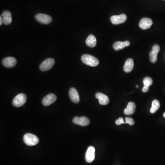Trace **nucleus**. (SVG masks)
I'll return each mask as SVG.
<instances>
[{
	"label": "nucleus",
	"mask_w": 165,
	"mask_h": 165,
	"mask_svg": "<svg viewBox=\"0 0 165 165\" xmlns=\"http://www.w3.org/2000/svg\"><path fill=\"white\" fill-rule=\"evenodd\" d=\"M82 62L86 65L91 67H96L99 64L97 58L89 54H84L81 56Z\"/></svg>",
	"instance_id": "nucleus-1"
},
{
	"label": "nucleus",
	"mask_w": 165,
	"mask_h": 165,
	"mask_svg": "<svg viewBox=\"0 0 165 165\" xmlns=\"http://www.w3.org/2000/svg\"><path fill=\"white\" fill-rule=\"evenodd\" d=\"M23 141L28 146H34L38 144L39 139L36 135L32 133H28L23 136Z\"/></svg>",
	"instance_id": "nucleus-2"
},
{
	"label": "nucleus",
	"mask_w": 165,
	"mask_h": 165,
	"mask_svg": "<svg viewBox=\"0 0 165 165\" xmlns=\"http://www.w3.org/2000/svg\"><path fill=\"white\" fill-rule=\"evenodd\" d=\"M27 100L26 95L21 93L18 95L12 100V104L15 107H20L23 106Z\"/></svg>",
	"instance_id": "nucleus-3"
},
{
	"label": "nucleus",
	"mask_w": 165,
	"mask_h": 165,
	"mask_svg": "<svg viewBox=\"0 0 165 165\" xmlns=\"http://www.w3.org/2000/svg\"><path fill=\"white\" fill-rule=\"evenodd\" d=\"M36 21L44 24H48L52 22V18L47 14L38 13L35 17Z\"/></svg>",
	"instance_id": "nucleus-4"
},
{
	"label": "nucleus",
	"mask_w": 165,
	"mask_h": 165,
	"mask_svg": "<svg viewBox=\"0 0 165 165\" xmlns=\"http://www.w3.org/2000/svg\"><path fill=\"white\" fill-rule=\"evenodd\" d=\"M55 63L53 58H50L43 61L40 66V69L42 71H46L51 69Z\"/></svg>",
	"instance_id": "nucleus-5"
},
{
	"label": "nucleus",
	"mask_w": 165,
	"mask_h": 165,
	"mask_svg": "<svg viewBox=\"0 0 165 165\" xmlns=\"http://www.w3.org/2000/svg\"><path fill=\"white\" fill-rule=\"evenodd\" d=\"M127 17L125 14H121L119 15H114L111 18V21L112 23L115 25L123 23L126 22Z\"/></svg>",
	"instance_id": "nucleus-6"
},
{
	"label": "nucleus",
	"mask_w": 165,
	"mask_h": 165,
	"mask_svg": "<svg viewBox=\"0 0 165 165\" xmlns=\"http://www.w3.org/2000/svg\"><path fill=\"white\" fill-rule=\"evenodd\" d=\"M160 51V47L158 45L155 44L152 48V51L150 52V60L151 62L155 63L157 60V54Z\"/></svg>",
	"instance_id": "nucleus-7"
},
{
	"label": "nucleus",
	"mask_w": 165,
	"mask_h": 165,
	"mask_svg": "<svg viewBox=\"0 0 165 165\" xmlns=\"http://www.w3.org/2000/svg\"><path fill=\"white\" fill-rule=\"evenodd\" d=\"M95 157V148L89 146L87 149L85 155V160L88 163H91L94 160Z\"/></svg>",
	"instance_id": "nucleus-8"
},
{
	"label": "nucleus",
	"mask_w": 165,
	"mask_h": 165,
	"mask_svg": "<svg viewBox=\"0 0 165 165\" xmlns=\"http://www.w3.org/2000/svg\"><path fill=\"white\" fill-rule=\"evenodd\" d=\"M73 122L74 124L77 125H80L82 126H88L89 124V120L87 117H74L73 120Z\"/></svg>",
	"instance_id": "nucleus-9"
},
{
	"label": "nucleus",
	"mask_w": 165,
	"mask_h": 165,
	"mask_svg": "<svg viewBox=\"0 0 165 165\" xmlns=\"http://www.w3.org/2000/svg\"><path fill=\"white\" fill-rule=\"evenodd\" d=\"M153 24V22L150 18H144L140 20L139 26L142 29L145 30L150 28Z\"/></svg>",
	"instance_id": "nucleus-10"
},
{
	"label": "nucleus",
	"mask_w": 165,
	"mask_h": 165,
	"mask_svg": "<svg viewBox=\"0 0 165 165\" xmlns=\"http://www.w3.org/2000/svg\"><path fill=\"white\" fill-rule=\"evenodd\" d=\"M56 100V96L53 94H50L44 97L42 100V104L45 106H48Z\"/></svg>",
	"instance_id": "nucleus-11"
},
{
	"label": "nucleus",
	"mask_w": 165,
	"mask_h": 165,
	"mask_svg": "<svg viewBox=\"0 0 165 165\" xmlns=\"http://www.w3.org/2000/svg\"><path fill=\"white\" fill-rule=\"evenodd\" d=\"M69 95L71 101H72L73 103H78L80 101L79 94L75 88H71L70 89Z\"/></svg>",
	"instance_id": "nucleus-12"
},
{
	"label": "nucleus",
	"mask_w": 165,
	"mask_h": 165,
	"mask_svg": "<svg viewBox=\"0 0 165 165\" xmlns=\"http://www.w3.org/2000/svg\"><path fill=\"white\" fill-rule=\"evenodd\" d=\"M2 63L5 67L11 68L14 67L17 64V60L14 57H7L2 60Z\"/></svg>",
	"instance_id": "nucleus-13"
},
{
	"label": "nucleus",
	"mask_w": 165,
	"mask_h": 165,
	"mask_svg": "<svg viewBox=\"0 0 165 165\" xmlns=\"http://www.w3.org/2000/svg\"><path fill=\"white\" fill-rule=\"evenodd\" d=\"M95 97L98 99L99 103L101 105H106L109 103V99L108 96L100 92L96 93Z\"/></svg>",
	"instance_id": "nucleus-14"
},
{
	"label": "nucleus",
	"mask_w": 165,
	"mask_h": 165,
	"mask_svg": "<svg viewBox=\"0 0 165 165\" xmlns=\"http://www.w3.org/2000/svg\"><path fill=\"white\" fill-rule=\"evenodd\" d=\"M130 44V42L128 41H125L124 42L117 41L113 44V48L114 49V50L117 51L124 49L125 47L129 46Z\"/></svg>",
	"instance_id": "nucleus-15"
},
{
	"label": "nucleus",
	"mask_w": 165,
	"mask_h": 165,
	"mask_svg": "<svg viewBox=\"0 0 165 165\" xmlns=\"http://www.w3.org/2000/svg\"><path fill=\"white\" fill-rule=\"evenodd\" d=\"M2 21L3 23L5 25H8L12 23V18L11 12L8 11H5L2 12Z\"/></svg>",
	"instance_id": "nucleus-16"
},
{
	"label": "nucleus",
	"mask_w": 165,
	"mask_h": 165,
	"mask_svg": "<svg viewBox=\"0 0 165 165\" xmlns=\"http://www.w3.org/2000/svg\"><path fill=\"white\" fill-rule=\"evenodd\" d=\"M134 67V62L133 59L129 58L126 60L123 67V69L125 72L130 73L133 70Z\"/></svg>",
	"instance_id": "nucleus-17"
},
{
	"label": "nucleus",
	"mask_w": 165,
	"mask_h": 165,
	"mask_svg": "<svg viewBox=\"0 0 165 165\" xmlns=\"http://www.w3.org/2000/svg\"><path fill=\"white\" fill-rule=\"evenodd\" d=\"M136 105L135 103L130 102L128 104L127 106L124 109V113L126 115H131L135 112Z\"/></svg>",
	"instance_id": "nucleus-18"
},
{
	"label": "nucleus",
	"mask_w": 165,
	"mask_h": 165,
	"mask_svg": "<svg viewBox=\"0 0 165 165\" xmlns=\"http://www.w3.org/2000/svg\"><path fill=\"white\" fill-rule=\"evenodd\" d=\"M144 87L142 89V91L144 93L148 92L149 90V87L153 84V80L150 77H145L143 80Z\"/></svg>",
	"instance_id": "nucleus-19"
},
{
	"label": "nucleus",
	"mask_w": 165,
	"mask_h": 165,
	"mask_svg": "<svg viewBox=\"0 0 165 165\" xmlns=\"http://www.w3.org/2000/svg\"><path fill=\"white\" fill-rule=\"evenodd\" d=\"M96 39L94 35L90 34L88 36L86 40V45L88 47L93 48L96 45Z\"/></svg>",
	"instance_id": "nucleus-20"
},
{
	"label": "nucleus",
	"mask_w": 165,
	"mask_h": 165,
	"mask_svg": "<svg viewBox=\"0 0 165 165\" xmlns=\"http://www.w3.org/2000/svg\"><path fill=\"white\" fill-rule=\"evenodd\" d=\"M160 106V102L157 100H155L152 102V106L150 111L151 113H155Z\"/></svg>",
	"instance_id": "nucleus-21"
},
{
	"label": "nucleus",
	"mask_w": 165,
	"mask_h": 165,
	"mask_svg": "<svg viewBox=\"0 0 165 165\" xmlns=\"http://www.w3.org/2000/svg\"><path fill=\"white\" fill-rule=\"evenodd\" d=\"M125 122H126V123L129 124V125H131V126L134 124V120H133V119L129 117H126V118H125Z\"/></svg>",
	"instance_id": "nucleus-22"
},
{
	"label": "nucleus",
	"mask_w": 165,
	"mask_h": 165,
	"mask_svg": "<svg viewBox=\"0 0 165 165\" xmlns=\"http://www.w3.org/2000/svg\"><path fill=\"white\" fill-rule=\"evenodd\" d=\"M115 123H116L117 125H121V124L126 123V122H124L122 117H119L118 119H117V120L116 121Z\"/></svg>",
	"instance_id": "nucleus-23"
},
{
	"label": "nucleus",
	"mask_w": 165,
	"mask_h": 165,
	"mask_svg": "<svg viewBox=\"0 0 165 165\" xmlns=\"http://www.w3.org/2000/svg\"><path fill=\"white\" fill-rule=\"evenodd\" d=\"M2 23H3V21H2V17L1 16V17H0V25L1 26Z\"/></svg>",
	"instance_id": "nucleus-24"
},
{
	"label": "nucleus",
	"mask_w": 165,
	"mask_h": 165,
	"mask_svg": "<svg viewBox=\"0 0 165 165\" xmlns=\"http://www.w3.org/2000/svg\"><path fill=\"white\" fill-rule=\"evenodd\" d=\"M163 116H164V117H165V113H164V114H163Z\"/></svg>",
	"instance_id": "nucleus-25"
},
{
	"label": "nucleus",
	"mask_w": 165,
	"mask_h": 165,
	"mask_svg": "<svg viewBox=\"0 0 165 165\" xmlns=\"http://www.w3.org/2000/svg\"><path fill=\"white\" fill-rule=\"evenodd\" d=\"M136 87H137V88H138L139 87L138 85H136Z\"/></svg>",
	"instance_id": "nucleus-26"
},
{
	"label": "nucleus",
	"mask_w": 165,
	"mask_h": 165,
	"mask_svg": "<svg viewBox=\"0 0 165 165\" xmlns=\"http://www.w3.org/2000/svg\"><path fill=\"white\" fill-rule=\"evenodd\" d=\"M164 1H165V0H164Z\"/></svg>",
	"instance_id": "nucleus-27"
}]
</instances>
